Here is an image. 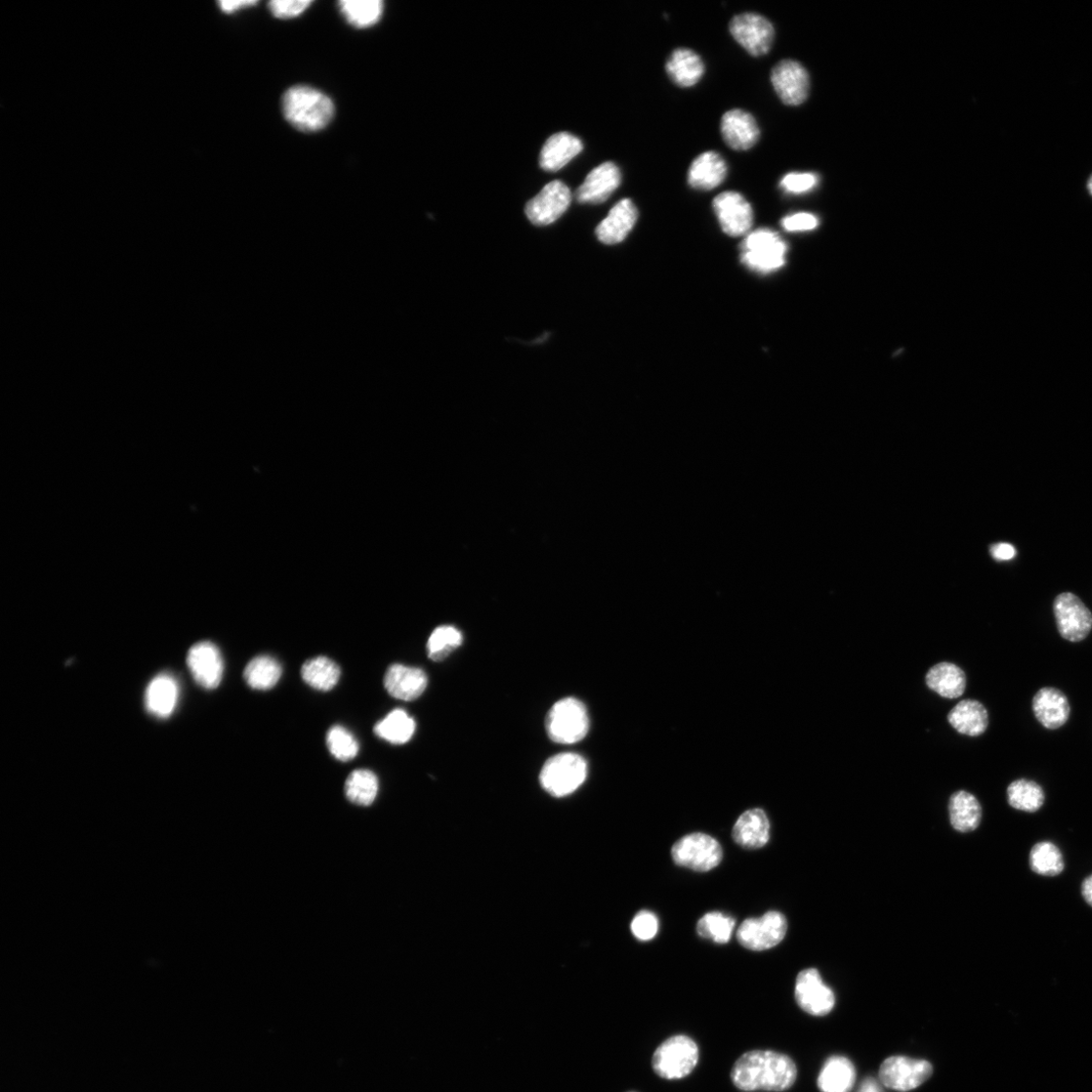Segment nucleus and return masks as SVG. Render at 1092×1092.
Instances as JSON below:
<instances>
[{"instance_id": "f257e3e1", "label": "nucleus", "mask_w": 1092, "mask_h": 1092, "mask_svg": "<svg viewBox=\"0 0 1092 1092\" xmlns=\"http://www.w3.org/2000/svg\"><path fill=\"white\" fill-rule=\"evenodd\" d=\"M731 1078L735 1086L742 1091L780 1092L794 1085L797 1067L785 1054L769 1050H753L737 1060Z\"/></svg>"}, {"instance_id": "f03ea898", "label": "nucleus", "mask_w": 1092, "mask_h": 1092, "mask_svg": "<svg viewBox=\"0 0 1092 1092\" xmlns=\"http://www.w3.org/2000/svg\"><path fill=\"white\" fill-rule=\"evenodd\" d=\"M282 112L293 128L315 133L327 127L335 114L331 99L307 86L292 87L282 98Z\"/></svg>"}, {"instance_id": "7ed1b4c3", "label": "nucleus", "mask_w": 1092, "mask_h": 1092, "mask_svg": "<svg viewBox=\"0 0 1092 1092\" xmlns=\"http://www.w3.org/2000/svg\"><path fill=\"white\" fill-rule=\"evenodd\" d=\"M787 245L778 233L758 229L749 233L741 244V262L749 270L767 274L784 267Z\"/></svg>"}, {"instance_id": "20e7f679", "label": "nucleus", "mask_w": 1092, "mask_h": 1092, "mask_svg": "<svg viewBox=\"0 0 1092 1092\" xmlns=\"http://www.w3.org/2000/svg\"><path fill=\"white\" fill-rule=\"evenodd\" d=\"M699 1061V1048L688 1036L670 1037L660 1045L653 1056V1069L662 1078L681 1079L695 1069Z\"/></svg>"}, {"instance_id": "39448f33", "label": "nucleus", "mask_w": 1092, "mask_h": 1092, "mask_svg": "<svg viewBox=\"0 0 1092 1092\" xmlns=\"http://www.w3.org/2000/svg\"><path fill=\"white\" fill-rule=\"evenodd\" d=\"M589 727L585 705L575 698L556 703L546 718V731L557 743L571 744L582 741L589 732Z\"/></svg>"}, {"instance_id": "423d86ee", "label": "nucleus", "mask_w": 1092, "mask_h": 1092, "mask_svg": "<svg viewBox=\"0 0 1092 1092\" xmlns=\"http://www.w3.org/2000/svg\"><path fill=\"white\" fill-rule=\"evenodd\" d=\"M586 772V763L580 754L560 753L544 764L540 783L551 795L564 797L575 792L584 783Z\"/></svg>"}, {"instance_id": "0eeeda50", "label": "nucleus", "mask_w": 1092, "mask_h": 1092, "mask_svg": "<svg viewBox=\"0 0 1092 1092\" xmlns=\"http://www.w3.org/2000/svg\"><path fill=\"white\" fill-rule=\"evenodd\" d=\"M670 853L678 866L696 872H708L717 868L724 857L723 848L717 839L701 832L680 838Z\"/></svg>"}, {"instance_id": "6e6552de", "label": "nucleus", "mask_w": 1092, "mask_h": 1092, "mask_svg": "<svg viewBox=\"0 0 1092 1092\" xmlns=\"http://www.w3.org/2000/svg\"><path fill=\"white\" fill-rule=\"evenodd\" d=\"M787 920L778 911H769L760 918L745 919L739 928V943L751 951H765L779 945L786 936Z\"/></svg>"}, {"instance_id": "1a4fd4ad", "label": "nucleus", "mask_w": 1092, "mask_h": 1092, "mask_svg": "<svg viewBox=\"0 0 1092 1092\" xmlns=\"http://www.w3.org/2000/svg\"><path fill=\"white\" fill-rule=\"evenodd\" d=\"M735 39L752 56L767 54L773 45L775 30L764 16L744 13L736 16L730 24Z\"/></svg>"}, {"instance_id": "9d476101", "label": "nucleus", "mask_w": 1092, "mask_h": 1092, "mask_svg": "<svg viewBox=\"0 0 1092 1092\" xmlns=\"http://www.w3.org/2000/svg\"><path fill=\"white\" fill-rule=\"evenodd\" d=\"M572 202V193L562 182L546 185L525 206V214L536 226H548L560 219Z\"/></svg>"}, {"instance_id": "9b49d317", "label": "nucleus", "mask_w": 1092, "mask_h": 1092, "mask_svg": "<svg viewBox=\"0 0 1092 1092\" xmlns=\"http://www.w3.org/2000/svg\"><path fill=\"white\" fill-rule=\"evenodd\" d=\"M933 1074V1066L926 1060L895 1056L881 1065L879 1077L887 1087L897 1091H910L925 1083Z\"/></svg>"}, {"instance_id": "f8f14e48", "label": "nucleus", "mask_w": 1092, "mask_h": 1092, "mask_svg": "<svg viewBox=\"0 0 1092 1092\" xmlns=\"http://www.w3.org/2000/svg\"><path fill=\"white\" fill-rule=\"evenodd\" d=\"M1054 614L1061 637L1071 643L1087 638L1092 629V614L1072 593H1062L1054 601Z\"/></svg>"}, {"instance_id": "ddd939ff", "label": "nucleus", "mask_w": 1092, "mask_h": 1092, "mask_svg": "<svg viewBox=\"0 0 1092 1092\" xmlns=\"http://www.w3.org/2000/svg\"><path fill=\"white\" fill-rule=\"evenodd\" d=\"M771 81L780 100L787 106H800L809 97L811 82L808 70L795 60L777 63L771 72Z\"/></svg>"}, {"instance_id": "4468645a", "label": "nucleus", "mask_w": 1092, "mask_h": 1092, "mask_svg": "<svg viewBox=\"0 0 1092 1092\" xmlns=\"http://www.w3.org/2000/svg\"><path fill=\"white\" fill-rule=\"evenodd\" d=\"M795 999L806 1013L815 1017L828 1015L835 1003L833 991L823 983L819 971L814 969L798 975Z\"/></svg>"}, {"instance_id": "2eb2a0df", "label": "nucleus", "mask_w": 1092, "mask_h": 1092, "mask_svg": "<svg viewBox=\"0 0 1092 1092\" xmlns=\"http://www.w3.org/2000/svg\"><path fill=\"white\" fill-rule=\"evenodd\" d=\"M713 209L724 232L738 237L749 232L753 223L750 203L737 192H725L713 200Z\"/></svg>"}, {"instance_id": "dca6fc26", "label": "nucleus", "mask_w": 1092, "mask_h": 1092, "mask_svg": "<svg viewBox=\"0 0 1092 1092\" xmlns=\"http://www.w3.org/2000/svg\"><path fill=\"white\" fill-rule=\"evenodd\" d=\"M188 665L195 682L204 689H216L223 678L224 662L219 649L201 642L189 651Z\"/></svg>"}, {"instance_id": "f3484780", "label": "nucleus", "mask_w": 1092, "mask_h": 1092, "mask_svg": "<svg viewBox=\"0 0 1092 1092\" xmlns=\"http://www.w3.org/2000/svg\"><path fill=\"white\" fill-rule=\"evenodd\" d=\"M721 130L727 145L738 151L750 149L760 138L757 120L749 113L740 109L729 111L724 115Z\"/></svg>"}, {"instance_id": "a211bd4d", "label": "nucleus", "mask_w": 1092, "mask_h": 1092, "mask_svg": "<svg viewBox=\"0 0 1092 1092\" xmlns=\"http://www.w3.org/2000/svg\"><path fill=\"white\" fill-rule=\"evenodd\" d=\"M621 184V173L613 162H604L586 176L578 189L576 198L580 203H602Z\"/></svg>"}, {"instance_id": "6ab92c4d", "label": "nucleus", "mask_w": 1092, "mask_h": 1092, "mask_svg": "<svg viewBox=\"0 0 1092 1092\" xmlns=\"http://www.w3.org/2000/svg\"><path fill=\"white\" fill-rule=\"evenodd\" d=\"M1033 711L1038 722L1048 730L1063 727L1070 716V705L1066 695L1053 687L1039 690L1033 699Z\"/></svg>"}, {"instance_id": "aec40b11", "label": "nucleus", "mask_w": 1092, "mask_h": 1092, "mask_svg": "<svg viewBox=\"0 0 1092 1092\" xmlns=\"http://www.w3.org/2000/svg\"><path fill=\"white\" fill-rule=\"evenodd\" d=\"M384 684L394 698L413 701L424 694L429 679L422 668L396 663L388 668Z\"/></svg>"}, {"instance_id": "412c9836", "label": "nucleus", "mask_w": 1092, "mask_h": 1092, "mask_svg": "<svg viewBox=\"0 0 1092 1092\" xmlns=\"http://www.w3.org/2000/svg\"><path fill=\"white\" fill-rule=\"evenodd\" d=\"M639 218V212L632 199L624 198L618 201L609 215L596 229L598 239L608 245L622 242L634 229Z\"/></svg>"}, {"instance_id": "4be33fe9", "label": "nucleus", "mask_w": 1092, "mask_h": 1092, "mask_svg": "<svg viewBox=\"0 0 1092 1092\" xmlns=\"http://www.w3.org/2000/svg\"><path fill=\"white\" fill-rule=\"evenodd\" d=\"M728 164L716 151L701 153L692 162L688 172V184L698 191H711L720 187L727 179Z\"/></svg>"}, {"instance_id": "5701e85b", "label": "nucleus", "mask_w": 1092, "mask_h": 1092, "mask_svg": "<svg viewBox=\"0 0 1092 1092\" xmlns=\"http://www.w3.org/2000/svg\"><path fill=\"white\" fill-rule=\"evenodd\" d=\"M733 837L743 849L765 847L770 839V821L765 812L755 809L743 813L734 826Z\"/></svg>"}, {"instance_id": "b1692460", "label": "nucleus", "mask_w": 1092, "mask_h": 1092, "mask_svg": "<svg viewBox=\"0 0 1092 1092\" xmlns=\"http://www.w3.org/2000/svg\"><path fill=\"white\" fill-rule=\"evenodd\" d=\"M582 141L567 132L553 135L540 152L539 164L543 171L556 173L562 170L583 150Z\"/></svg>"}, {"instance_id": "393cba45", "label": "nucleus", "mask_w": 1092, "mask_h": 1092, "mask_svg": "<svg viewBox=\"0 0 1092 1092\" xmlns=\"http://www.w3.org/2000/svg\"><path fill=\"white\" fill-rule=\"evenodd\" d=\"M179 700V685L170 674L155 677L147 687L145 704L149 713L167 719L174 713Z\"/></svg>"}, {"instance_id": "a878e982", "label": "nucleus", "mask_w": 1092, "mask_h": 1092, "mask_svg": "<svg viewBox=\"0 0 1092 1092\" xmlns=\"http://www.w3.org/2000/svg\"><path fill=\"white\" fill-rule=\"evenodd\" d=\"M948 722L961 735L979 737L988 728V712L979 701L966 699L950 711Z\"/></svg>"}, {"instance_id": "bb28decb", "label": "nucleus", "mask_w": 1092, "mask_h": 1092, "mask_svg": "<svg viewBox=\"0 0 1092 1092\" xmlns=\"http://www.w3.org/2000/svg\"><path fill=\"white\" fill-rule=\"evenodd\" d=\"M665 70L671 81L681 88H690L702 78L705 65L691 49L678 48L668 57Z\"/></svg>"}, {"instance_id": "cd10ccee", "label": "nucleus", "mask_w": 1092, "mask_h": 1092, "mask_svg": "<svg viewBox=\"0 0 1092 1092\" xmlns=\"http://www.w3.org/2000/svg\"><path fill=\"white\" fill-rule=\"evenodd\" d=\"M949 814L952 826L961 832L975 830L982 818L977 798L966 791H958L951 796Z\"/></svg>"}, {"instance_id": "c85d7f7f", "label": "nucleus", "mask_w": 1092, "mask_h": 1092, "mask_svg": "<svg viewBox=\"0 0 1092 1092\" xmlns=\"http://www.w3.org/2000/svg\"><path fill=\"white\" fill-rule=\"evenodd\" d=\"M926 683L941 697L955 699L963 695L968 682L961 667L952 663H940L928 671Z\"/></svg>"}, {"instance_id": "c756f323", "label": "nucleus", "mask_w": 1092, "mask_h": 1092, "mask_svg": "<svg viewBox=\"0 0 1092 1092\" xmlns=\"http://www.w3.org/2000/svg\"><path fill=\"white\" fill-rule=\"evenodd\" d=\"M856 1082L853 1063L842 1056L829 1058L822 1067L818 1084L822 1092H850Z\"/></svg>"}, {"instance_id": "7c9ffc66", "label": "nucleus", "mask_w": 1092, "mask_h": 1092, "mask_svg": "<svg viewBox=\"0 0 1092 1092\" xmlns=\"http://www.w3.org/2000/svg\"><path fill=\"white\" fill-rule=\"evenodd\" d=\"M301 674L304 681L312 688L329 691L340 682L342 670L332 660L318 657L303 664Z\"/></svg>"}, {"instance_id": "2f4dec72", "label": "nucleus", "mask_w": 1092, "mask_h": 1092, "mask_svg": "<svg viewBox=\"0 0 1092 1092\" xmlns=\"http://www.w3.org/2000/svg\"><path fill=\"white\" fill-rule=\"evenodd\" d=\"M281 674V665L274 658L260 656L247 664L244 679L252 689L270 690L277 684Z\"/></svg>"}, {"instance_id": "473e14b6", "label": "nucleus", "mask_w": 1092, "mask_h": 1092, "mask_svg": "<svg viewBox=\"0 0 1092 1092\" xmlns=\"http://www.w3.org/2000/svg\"><path fill=\"white\" fill-rule=\"evenodd\" d=\"M415 730V721L409 714L403 709H395L375 725L374 734L391 743L404 744L412 739Z\"/></svg>"}, {"instance_id": "72a5a7b5", "label": "nucleus", "mask_w": 1092, "mask_h": 1092, "mask_svg": "<svg viewBox=\"0 0 1092 1092\" xmlns=\"http://www.w3.org/2000/svg\"><path fill=\"white\" fill-rule=\"evenodd\" d=\"M340 7L347 21L358 29L379 23L384 12L382 0H343Z\"/></svg>"}, {"instance_id": "f704fd0d", "label": "nucleus", "mask_w": 1092, "mask_h": 1092, "mask_svg": "<svg viewBox=\"0 0 1092 1092\" xmlns=\"http://www.w3.org/2000/svg\"><path fill=\"white\" fill-rule=\"evenodd\" d=\"M1007 801L1015 810L1033 814L1044 806L1045 793L1035 781L1020 779L1007 788Z\"/></svg>"}, {"instance_id": "c9c22d12", "label": "nucleus", "mask_w": 1092, "mask_h": 1092, "mask_svg": "<svg viewBox=\"0 0 1092 1092\" xmlns=\"http://www.w3.org/2000/svg\"><path fill=\"white\" fill-rule=\"evenodd\" d=\"M379 793V780L369 770L353 771L346 783L348 800L360 807H369Z\"/></svg>"}, {"instance_id": "e433bc0d", "label": "nucleus", "mask_w": 1092, "mask_h": 1092, "mask_svg": "<svg viewBox=\"0 0 1092 1092\" xmlns=\"http://www.w3.org/2000/svg\"><path fill=\"white\" fill-rule=\"evenodd\" d=\"M1030 867L1038 875L1054 877L1060 875L1065 862L1060 849L1052 842H1040L1030 852Z\"/></svg>"}, {"instance_id": "4c0bfd02", "label": "nucleus", "mask_w": 1092, "mask_h": 1092, "mask_svg": "<svg viewBox=\"0 0 1092 1092\" xmlns=\"http://www.w3.org/2000/svg\"><path fill=\"white\" fill-rule=\"evenodd\" d=\"M736 927V919L722 912H709L700 918L697 923V933L700 937L717 944H728L731 941Z\"/></svg>"}, {"instance_id": "58836bf2", "label": "nucleus", "mask_w": 1092, "mask_h": 1092, "mask_svg": "<svg viewBox=\"0 0 1092 1092\" xmlns=\"http://www.w3.org/2000/svg\"><path fill=\"white\" fill-rule=\"evenodd\" d=\"M461 644H463V636L455 627L440 626L434 630L429 638L428 645L429 657L434 662H441Z\"/></svg>"}, {"instance_id": "ea45409f", "label": "nucleus", "mask_w": 1092, "mask_h": 1092, "mask_svg": "<svg viewBox=\"0 0 1092 1092\" xmlns=\"http://www.w3.org/2000/svg\"><path fill=\"white\" fill-rule=\"evenodd\" d=\"M326 741L333 757L343 762L353 760L359 750V744L353 735L341 726L330 729Z\"/></svg>"}, {"instance_id": "a19ab883", "label": "nucleus", "mask_w": 1092, "mask_h": 1092, "mask_svg": "<svg viewBox=\"0 0 1092 1092\" xmlns=\"http://www.w3.org/2000/svg\"><path fill=\"white\" fill-rule=\"evenodd\" d=\"M819 185V177L812 173H791L780 182V188L787 194L801 195L809 193Z\"/></svg>"}, {"instance_id": "79ce46f5", "label": "nucleus", "mask_w": 1092, "mask_h": 1092, "mask_svg": "<svg viewBox=\"0 0 1092 1092\" xmlns=\"http://www.w3.org/2000/svg\"><path fill=\"white\" fill-rule=\"evenodd\" d=\"M659 931V919L651 911L639 912L632 922V932L640 941L653 940Z\"/></svg>"}, {"instance_id": "37998d69", "label": "nucleus", "mask_w": 1092, "mask_h": 1092, "mask_svg": "<svg viewBox=\"0 0 1092 1092\" xmlns=\"http://www.w3.org/2000/svg\"><path fill=\"white\" fill-rule=\"evenodd\" d=\"M312 4L311 0H273L269 7L275 18L287 20L301 16Z\"/></svg>"}, {"instance_id": "c03bdc74", "label": "nucleus", "mask_w": 1092, "mask_h": 1092, "mask_svg": "<svg viewBox=\"0 0 1092 1092\" xmlns=\"http://www.w3.org/2000/svg\"><path fill=\"white\" fill-rule=\"evenodd\" d=\"M783 228L788 232H806L818 228L819 219L810 213H798L782 220Z\"/></svg>"}, {"instance_id": "a18cd8bd", "label": "nucleus", "mask_w": 1092, "mask_h": 1092, "mask_svg": "<svg viewBox=\"0 0 1092 1092\" xmlns=\"http://www.w3.org/2000/svg\"><path fill=\"white\" fill-rule=\"evenodd\" d=\"M1016 554V549L1010 543H998L991 548V555L997 561H1010Z\"/></svg>"}, {"instance_id": "49530a36", "label": "nucleus", "mask_w": 1092, "mask_h": 1092, "mask_svg": "<svg viewBox=\"0 0 1092 1092\" xmlns=\"http://www.w3.org/2000/svg\"><path fill=\"white\" fill-rule=\"evenodd\" d=\"M258 2H252V0L251 2H249V0H243V2L236 0V2H220L219 6L224 13L233 14L245 7L256 6Z\"/></svg>"}, {"instance_id": "de8ad7c7", "label": "nucleus", "mask_w": 1092, "mask_h": 1092, "mask_svg": "<svg viewBox=\"0 0 1092 1092\" xmlns=\"http://www.w3.org/2000/svg\"><path fill=\"white\" fill-rule=\"evenodd\" d=\"M1081 894L1085 902L1092 907V874L1083 881Z\"/></svg>"}, {"instance_id": "09e8293b", "label": "nucleus", "mask_w": 1092, "mask_h": 1092, "mask_svg": "<svg viewBox=\"0 0 1092 1092\" xmlns=\"http://www.w3.org/2000/svg\"><path fill=\"white\" fill-rule=\"evenodd\" d=\"M858 1092H885V1091L882 1090L881 1086L879 1085V1083L875 1079L868 1078L862 1083V1085L860 1086V1089H859Z\"/></svg>"}, {"instance_id": "8fccbe9b", "label": "nucleus", "mask_w": 1092, "mask_h": 1092, "mask_svg": "<svg viewBox=\"0 0 1092 1092\" xmlns=\"http://www.w3.org/2000/svg\"><path fill=\"white\" fill-rule=\"evenodd\" d=\"M1087 190H1088L1089 194H1090V195H1092V176H1091V177H1090V179L1088 180V183H1087Z\"/></svg>"}]
</instances>
